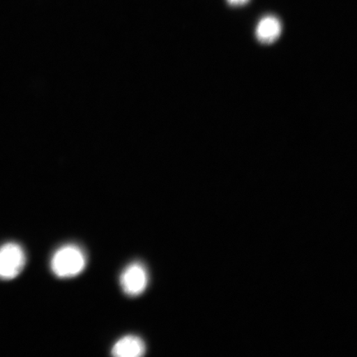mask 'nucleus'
Wrapping results in <instances>:
<instances>
[{
    "label": "nucleus",
    "mask_w": 357,
    "mask_h": 357,
    "mask_svg": "<svg viewBox=\"0 0 357 357\" xmlns=\"http://www.w3.org/2000/svg\"><path fill=\"white\" fill-rule=\"evenodd\" d=\"M87 257L84 250L75 244H66L58 248L51 259V270L56 278H75L86 269Z\"/></svg>",
    "instance_id": "nucleus-1"
},
{
    "label": "nucleus",
    "mask_w": 357,
    "mask_h": 357,
    "mask_svg": "<svg viewBox=\"0 0 357 357\" xmlns=\"http://www.w3.org/2000/svg\"><path fill=\"white\" fill-rule=\"evenodd\" d=\"M26 261L24 248L20 244L8 243L0 248V280L15 279L24 269Z\"/></svg>",
    "instance_id": "nucleus-2"
},
{
    "label": "nucleus",
    "mask_w": 357,
    "mask_h": 357,
    "mask_svg": "<svg viewBox=\"0 0 357 357\" xmlns=\"http://www.w3.org/2000/svg\"><path fill=\"white\" fill-rule=\"evenodd\" d=\"M149 280L146 268L142 263L137 261L125 268L120 275V285L127 296L137 297L145 291Z\"/></svg>",
    "instance_id": "nucleus-3"
},
{
    "label": "nucleus",
    "mask_w": 357,
    "mask_h": 357,
    "mask_svg": "<svg viewBox=\"0 0 357 357\" xmlns=\"http://www.w3.org/2000/svg\"><path fill=\"white\" fill-rule=\"evenodd\" d=\"M146 351L145 342L135 335H128L114 343L111 349L112 356L116 357H139Z\"/></svg>",
    "instance_id": "nucleus-4"
},
{
    "label": "nucleus",
    "mask_w": 357,
    "mask_h": 357,
    "mask_svg": "<svg viewBox=\"0 0 357 357\" xmlns=\"http://www.w3.org/2000/svg\"><path fill=\"white\" fill-rule=\"evenodd\" d=\"M282 32V25L278 17L267 15L258 22L256 36L259 42L271 44L278 40Z\"/></svg>",
    "instance_id": "nucleus-5"
},
{
    "label": "nucleus",
    "mask_w": 357,
    "mask_h": 357,
    "mask_svg": "<svg viewBox=\"0 0 357 357\" xmlns=\"http://www.w3.org/2000/svg\"><path fill=\"white\" fill-rule=\"evenodd\" d=\"M250 0H227V2L230 4L231 6L240 7L247 4Z\"/></svg>",
    "instance_id": "nucleus-6"
}]
</instances>
